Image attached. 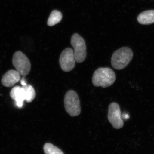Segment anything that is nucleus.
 <instances>
[{"label":"nucleus","instance_id":"obj_1","mask_svg":"<svg viewBox=\"0 0 154 154\" xmlns=\"http://www.w3.org/2000/svg\"><path fill=\"white\" fill-rule=\"evenodd\" d=\"M116 75L113 70L109 68H99L94 72L92 82L96 87L106 88L110 87L115 82Z\"/></svg>","mask_w":154,"mask_h":154},{"label":"nucleus","instance_id":"obj_2","mask_svg":"<svg viewBox=\"0 0 154 154\" xmlns=\"http://www.w3.org/2000/svg\"><path fill=\"white\" fill-rule=\"evenodd\" d=\"M133 57L132 50L127 47L121 48L113 53L111 57V64L116 69H122L128 65Z\"/></svg>","mask_w":154,"mask_h":154},{"label":"nucleus","instance_id":"obj_3","mask_svg":"<svg viewBox=\"0 0 154 154\" xmlns=\"http://www.w3.org/2000/svg\"><path fill=\"white\" fill-rule=\"evenodd\" d=\"M64 107L67 113L72 117L80 115L81 107L79 98L75 91L70 90L64 98Z\"/></svg>","mask_w":154,"mask_h":154},{"label":"nucleus","instance_id":"obj_4","mask_svg":"<svg viewBox=\"0 0 154 154\" xmlns=\"http://www.w3.org/2000/svg\"><path fill=\"white\" fill-rule=\"evenodd\" d=\"M71 44L73 47L75 60L78 63H82L87 57V47L85 39L78 33L72 36Z\"/></svg>","mask_w":154,"mask_h":154},{"label":"nucleus","instance_id":"obj_5","mask_svg":"<svg viewBox=\"0 0 154 154\" xmlns=\"http://www.w3.org/2000/svg\"><path fill=\"white\" fill-rule=\"evenodd\" d=\"M13 64L21 76H26L30 73L31 64L24 54L20 51L15 53L13 57Z\"/></svg>","mask_w":154,"mask_h":154},{"label":"nucleus","instance_id":"obj_6","mask_svg":"<svg viewBox=\"0 0 154 154\" xmlns=\"http://www.w3.org/2000/svg\"><path fill=\"white\" fill-rule=\"evenodd\" d=\"M108 119L115 129H120L124 125V121L122 118L119 105L115 102L111 103L108 107Z\"/></svg>","mask_w":154,"mask_h":154},{"label":"nucleus","instance_id":"obj_7","mask_svg":"<svg viewBox=\"0 0 154 154\" xmlns=\"http://www.w3.org/2000/svg\"><path fill=\"white\" fill-rule=\"evenodd\" d=\"M73 50L70 48L64 50L61 54L59 59L61 68L65 72H69L73 69L75 66Z\"/></svg>","mask_w":154,"mask_h":154},{"label":"nucleus","instance_id":"obj_8","mask_svg":"<svg viewBox=\"0 0 154 154\" xmlns=\"http://www.w3.org/2000/svg\"><path fill=\"white\" fill-rule=\"evenodd\" d=\"M21 79V75L17 71L11 70L3 75L2 83L6 87H11L18 82Z\"/></svg>","mask_w":154,"mask_h":154},{"label":"nucleus","instance_id":"obj_9","mask_svg":"<svg viewBox=\"0 0 154 154\" xmlns=\"http://www.w3.org/2000/svg\"><path fill=\"white\" fill-rule=\"evenodd\" d=\"M11 99L16 102L17 107H23L24 101L25 100V92L24 89L20 86H16L12 89L10 93Z\"/></svg>","mask_w":154,"mask_h":154},{"label":"nucleus","instance_id":"obj_10","mask_svg":"<svg viewBox=\"0 0 154 154\" xmlns=\"http://www.w3.org/2000/svg\"><path fill=\"white\" fill-rule=\"evenodd\" d=\"M137 21L141 25H150L154 23V10L144 11L139 14Z\"/></svg>","mask_w":154,"mask_h":154},{"label":"nucleus","instance_id":"obj_11","mask_svg":"<svg viewBox=\"0 0 154 154\" xmlns=\"http://www.w3.org/2000/svg\"><path fill=\"white\" fill-rule=\"evenodd\" d=\"M63 16L61 12L57 10H54L51 12L48 20L47 25L52 27L59 23L62 19Z\"/></svg>","mask_w":154,"mask_h":154},{"label":"nucleus","instance_id":"obj_12","mask_svg":"<svg viewBox=\"0 0 154 154\" xmlns=\"http://www.w3.org/2000/svg\"><path fill=\"white\" fill-rule=\"evenodd\" d=\"M25 92V101L28 103H30L33 101L36 96V93L34 88L30 85H26L22 86Z\"/></svg>","mask_w":154,"mask_h":154},{"label":"nucleus","instance_id":"obj_13","mask_svg":"<svg viewBox=\"0 0 154 154\" xmlns=\"http://www.w3.org/2000/svg\"><path fill=\"white\" fill-rule=\"evenodd\" d=\"M43 149L45 154H64L61 150L51 143H45Z\"/></svg>","mask_w":154,"mask_h":154},{"label":"nucleus","instance_id":"obj_14","mask_svg":"<svg viewBox=\"0 0 154 154\" xmlns=\"http://www.w3.org/2000/svg\"><path fill=\"white\" fill-rule=\"evenodd\" d=\"M21 83L22 84V86L25 85H27V83H26V81L24 79V78L21 81Z\"/></svg>","mask_w":154,"mask_h":154}]
</instances>
